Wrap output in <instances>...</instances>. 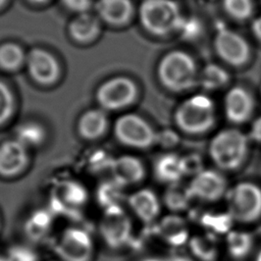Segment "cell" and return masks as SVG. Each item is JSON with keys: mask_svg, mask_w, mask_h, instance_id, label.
I'll return each instance as SVG.
<instances>
[{"mask_svg": "<svg viewBox=\"0 0 261 261\" xmlns=\"http://www.w3.org/2000/svg\"><path fill=\"white\" fill-rule=\"evenodd\" d=\"M198 69L194 58L182 50L167 52L157 66L161 85L173 93L191 90L198 84Z\"/></svg>", "mask_w": 261, "mask_h": 261, "instance_id": "1", "label": "cell"}, {"mask_svg": "<svg viewBox=\"0 0 261 261\" xmlns=\"http://www.w3.org/2000/svg\"><path fill=\"white\" fill-rule=\"evenodd\" d=\"M248 149L249 137L237 128H225L210 141L209 155L220 169L234 170L245 161Z\"/></svg>", "mask_w": 261, "mask_h": 261, "instance_id": "2", "label": "cell"}, {"mask_svg": "<svg viewBox=\"0 0 261 261\" xmlns=\"http://www.w3.org/2000/svg\"><path fill=\"white\" fill-rule=\"evenodd\" d=\"M143 29L157 37L167 36L181 23V12L174 0H143L139 7Z\"/></svg>", "mask_w": 261, "mask_h": 261, "instance_id": "3", "label": "cell"}, {"mask_svg": "<svg viewBox=\"0 0 261 261\" xmlns=\"http://www.w3.org/2000/svg\"><path fill=\"white\" fill-rule=\"evenodd\" d=\"M177 127L189 135H202L215 123V107L205 95H195L186 99L174 112Z\"/></svg>", "mask_w": 261, "mask_h": 261, "instance_id": "4", "label": "cell"}, {"mask_svg": "<svg viewBox=\"0 0 261 261\" xmlns=\"http://www.w3.org/2000/svg\"><path fill=\"white\" fill-rule=\"evenodd\" d=\"M227 212L241 223H251L261 217V188L251 181H241L225 194Z\"/></svg>", "mask_w": 261, "mask_h": 261, "instance_id": "5", "label": "cell"}, {"mask_svg": "<svg viewBox=\"0 0 261 261\" xmlns=\"http://www.w3.org/2000/svg\"><path fill=\"white\" fill-rule=\"evenodd\" d=\"M138 95V86L130 77L116 75L99 86L96 92V99L103 110L116 111L133 105Z\"/></svg>", "mask_w": 261, "mask_h": 261, "instance_id": "6", "label": "cell"}, {"mask_svg": "<svg viewBox=\"0 0 261 261\" xmlns=\"http://www.w3.org/2000/svg\"><path fill=\"white\" fill-rule=\"evenodd\" d=\"M113 132L116 140L126 147L148 149L156 144L157 133L146 119L135 113L118 117Z\"/></svg>", "mask_w": 261, "mask_h": 261, "instance_id": "7", "label": "cell"}, {"mask_svg": "<svg viewBox=\"0 0 261 261\" xmlns=\"http://www.w3.org/2000/svg\"><path fill=\"white\" fill-rule=\"evenodd\" d=\"M54 251L59 261H92L94 241L91 234L81 227H67L59 236Z\"/></svg>", "mask_w": 261, "mask_h": 261, "instance_id": "8", "label": "cell"}, {"mask_svg": "<svg viewBox=\"0 0 261 261\" xmlns=\"http://www.w3.org/2000/svg\"><path fill=\"white\" fill-rule=\"evenodd\" d=\"M99 231L104 243L111 249L122 248L133 240L132 220L122 207L104 210Z\"/></svg>", "mask_w": 261, "mask_h": 261, "instance_id": "9", "label": "cell"}, {"mask_svg": "<svg viewBox=\"0 0 261 261\" xmlns=\"http://www.w3.org/2000/svg\"><path fill=\"white\" fill-rule=\"evenodd\" d=\"M214 50L218 57L228 65L240 67L245 65L251 54L250 45L239 33L221 29L214 38Z\"/></svg>", "mask_w": 261, "mask_h": 261, "instance_id": "10", "label": "cell"}, {"mask_svg": "<svg viewBox=\"0 0 261 261\" xmlns=\"http://www.w3.org/2000/svg\"><path fill=\"white\" fill-rule=\"evenodd\" d=\"M25 65L31 79L43 87L54 86L61 76L59 61L45 49H32L27 54Z\"/></svg>", "mask_w": 261, "mask_h": 261, "instance_id": "11", "label": "cell"}, {"mask_svg": "<svg viewBox=\"0 0 261 261\" xmlns=\"http://www.w3.org/2000/svg\"><path fill=\"white\" fill-rule=\"evenodd\" d=\"M189 188L194 198L205 202H215L225 196L227 180L216 170L204 169L193 176Z\"/></svg>", "mask_w": 261, "mask_h": 261, "instance_id": "12", "label": "cell"}, {"mask_svg": "<svg viewBox=\"0 0 261 261\" xmlns=\"http://www.w3.org/2000/svg\"><path fill=\"white\" fill-rule=\"evenodd\" d=\"M30 161L28 148L16 139L0 144V176L12 178L20 175Z\"/></svg>", "mask_w": 261, "mask_h": 261, "instance_id": "13", "label": "cell"}, {"mask_svg": "<svg viewBox=\"0 0 261 261\" xmlns=\"http://www.w3.org/2000/svg\"><path fill=\"white\" fill-rule=\"evenodd\" d=\"M226 119L234 124L248 121L254 112L255 102L251 93L243 87H232L224 97Z\"/></svg>", "mask_w": 261, "mask_h": 261, "instance_id": "14", "label": "cell"}, {"mask_svg": "<svg viewBox=\"0 0 261 261\" xmlns=\"http://www.w3.org/2000/svg\"><path fill=\"white\" fill-rule=\"evenodd\" d=\"M111 175L115 181L123 187L140 182L146 174L142 161L132 155H122L115 158L110 168Z\"/></svg>", "mask_w": 261, "mask_h": 261, "instance_id": "15", "label": "cell"}, {"mask_svg": "<svg viewBox=\"0 0 261 261\" xmlns=\"http://www.w3.org/2000/svg\"><path fill=\"white\" fill-rule=\"evenodd\" d=\"M95 7L98 17L114 27L126 24L135 11L132 0H98Z\"/></svg>", "mask_w": 261, "mask_h": 261, "instance_id": "16", "label": "cell"}, {"mask_svg": "<svg viewBox=\"0 0 261 261\" xmlns=\"http://www.w3.org/2000/svg\"><path fill=\"white\" fill-rule=\"evenodd\" d=\"M135 215L145 223L153 222L160 213V202L150 189H141L126 198Z\"/></svg>", "mask_w": 261, "mask_h": 261, "instance_id": "17", "label": "cell"}, {"mask_svg": "<svg viewBox=\"0 0 261 261\" xmlns=\"http://www.w3.org/2000/svg\"><path fill=\"white\" fill-rule=\"evenodd\" d=\"M109 121L105 110L93 108L85 111L77 120V133L87 141H95L102 138L108 129Z\"/></svg>", "mask_w": 261, "mask_h": 261, "instance_id": "18", "label": "cell"}, {"mask_svg": "<svg viewBox=\"0 0 261 261\" xmlns=\"http://www.w3.org/2000/svg\"><path fill=\"white\" fill-rule=\"evenodd\" d=\"M156 233L168 245L175 248L184 246L190 240L186 220L176 214L163 217L156 225Z\"/></svg>", "mask_w": 261, "mask_h": 261, "instance_id": "19", "label": "cell"}, {"mask_svg": "<svg viewBox=\"0 0 261 261\" xmlns=\"http://www.w3.org/2000/svg\"><path fill=\"white\" fill-rule=\"evenodd\" d=\"M71 38L80 44L93 42L100 34V18L89 13H79L69 23L68 28Z\"/></svg>", "mask_w": 261, "mask_h": 261, "instance_id": "20", "label": "cell"}, {"mask_svg": "<svg viewBox=\"0 0 261 261\" xmlns=\"http://www.w3.org/2000/svg\"><path fill=\"white\" fill-rule=\"evenodd\" d=\"M154 174L158 180L168 185L180 181L185 175L181 157L174 153L161 155L154 163Z\"/></svg>", "mask_w": 261, "mask_h": 261, "instance_id": "21", "label": "cell"}, {"mask_svg": "<svg viewBox=\"0 0 261 261\" xmlns=\"http://www.w3.org/2000/svg\"><path fill=\"white\" fill-rule=\"evenodd\" d=\"M58 192L60 194L54 198V206H60L62 209L71 208L75 210L88 201L87 189L79 181H65L60 186Z\"/></svg>", "mask_w": 261, "mask_h": 261, "instance_id": "22", "label": "cell"}, {"mask_svg": "<svg viewBox=\"0 0 261 261\" xmlns=\"http://www.w3.org/2000/svg\"><path fill=\"white\" fill-rule=\"evenodd\" d=\"M53 224V214L46 209H37L30 214L24 223V232L33 241L46 238Z\"/></svg>", "mask_w": 261, "mask_h": 261, "instance_id": "23", "label": "cell"}, {"mask_svg": "<svg viewBox=\"0 0 261 261\" xmlns=\"http://www.w3.org/2000/svg\"><path fill=\"white\" fill-rule=\"evenodd\" d=\"M124 187L115 181L113 178L102 181L96 191V199L98 204L104 209L113 207H122V202L125 200Z\"/></svg>", "mask_w": 261, "mask_h": 261, "instance_id": "24", "label": "cell"}, {"mask_svg": "<svg viewBox=\"0 0 261 261\" xmlns=\"http://www.w3.org/2000/svg\"><path fill=\"white\" fill-rule=\"evenodd\" d=\"M191 253L201 261H214L218 255L217 242L212 233L196 234L189 240Z\"/></svg>", "mask_w": 261, "mask_h": 261, "instance_id": "25", "label": "cell"}, {"mask_svg": "<svg viewBox=\"0 0 261 261\" xmlns=\"http://www.w3.org/2000/svg\"><path fill=\"white\" fill-rule=\"evenodd\" d=\"M163 199L165 206L169 210L178 212L186 210L190 206V203L194 197L190 191L189 185L185 186L178 181L168 185Z\"/></svg>", "mask_w": 261, "mask_h": 261, "instance_id": "26", "label": "cell"}, {"mask_svg": "<svg viewBox=\"0 0 261 261\" xmlns=\"http://www.w3.org/2000/svg\"><path fill=\"white\" fill-rule=\"evenodd\" d=\"M27 54L16 43L6 42L0 45V68L12 72L20 69L25 64Z\"/></svg>", "mask_w": 261, "mask_h": 261, "instance_id": "27", "label": "cell"}, {"mask_svg": "<svg viewBox=\"0 0 261 261\" xmlns=\"http://www.w3.org/2000/svg\"><path fill=\"white\" fill-rule=\"evenodd\" d=\"M47 138V132L43 124L29 120L20 123L15 130V139L27 148L41 146Z\"/></svg>", "mask_w": 261, "mask_h": 261, "instance_id": "28", "label": "cell"}, {"mask_svg": "<svg viewBox=\"0 0 261 261\" xmlns=\"http://www.w3.org/2000/svg\"><path fill=\"white\" fill-rule=\"evenodd\" d=\"M226 249L228 254L236 259H242L249 255L253 248V236L244 230H230L226 233Z\"/></svg>", "mask_w": 261, "mask_h": 261, "instance_id": "29", "label": "cell"}, {"mask_svg": "<svg viewBox=\"0 0 261 261\" xmlns=\"http://www.w3.org/2000/svg\"><path fill=\"white\" fill-rule=\"evenodd\" d=\"M228 82V72L223 67L214 63L205 65L198 75V85L207 91L218 90L227 85Z\"/></svg>", "mask_w": 261, "mask_h": 261, "instance_id": "30", "label": "cell"}, {"mask_svg": "<svg viewBox=\"0 0 261 261\" xmlns=\"http://www.w3.org/2000/svg\"><path fill=\"white\" fill-rule=\"evenodd\" d=\"M232 222L233 219L227 211L205 213L201 218V224L206 228L207 232L214 236L230 231Z\"/></svg>", "mask_w": 261, "mask_h": 261, "instance_id": "31", "label": "cell"}, {"mask_svg": "<svg viewBox=\"0 0 261 261\" xmlns=\"http://www.w3.org/2000/svg\"><path fill=\"white\" fill-rule=\"evenodd\" d=\"M15 108L16 100L11 88L0 80V127L12 118Z\"/></svg>", "mask_w": 261, "mask_h": 261, "instance_id": "32", "label": "cell"}, {"mask_svg": "<svg viewBox=\"0 0 261 261\" xmlns=\"http://www.w3.org/2000/svg\"><path fill=\"white\" fill-rule=\"evenodd\" d=\"M222 7L230 18L239 21L249 19L254 12L252 0H222Z\"/></svg>", "mask_w": 261, "mask_h": 261, "instance_id": "33", "label": "cell"}, {"mask_svg": "<svg viewBox=\"0 0 261 261\" xmlns=\"http://www.w3.org/2000/svg\"><path fill=\"white\" fill-rule=\"evenodd\" d=\"M9 261H38L37 252L25 245H15L8 250L6 256Z\"/></svg>", "mask_w": 261, "mask_h": 261, "instance_id": "34", "label": "cell"}, {"mask_svg": "<svg viewBox=\"0 0 261 261\" xmlns=\"http://www.w3.org/2000/svg\"><path fill=\"white\" fill-rule=\"evenodd\" d=\"M113 158L109 156L108 153L104 152L103 150H99L94 152L90 158H89V167L91 168L92 171L94 172H101L106 169L110 171Z\"/></svg>", "mask_w": 261, "mask_h": 261, "instance_id": "35", "label": "cell"}, {"mask_svg": "<svg viewBox=\"0 0 261 261\" xmlns=\"http://www.w3.org/2000/svg\"><path fill=\"white\" fill-rule=\"evenodd\" d=\"M181 163L185 175L195 176L202 170H204L203 160L198 154H188L181 157Z\"/></svg>", "mask_w": 261, "mask_h": 261, "instance_id": "36", "label": "cell"}, {"mask_svg": "<svg viewBox=\"0 0 261 261\" xmlns=\"http://www.w3.org/2000/svg\"><path fill=\"white\" fill-rule=\"evenodd\" d=\"M178 135L171 129H164L157 133L156 144H159L163 148L174 147L178 143Z\"/></svg>", "mask_w": 261, "mask_h": 261, "instance_id": "37", "label": "cell"}, {"mask_svg": "<svg viewBox=\"0 0 261 261\" xmlns=\"http://www.w3.org/2000/svg\"><path fill=\"white\" fill-rule=\"evenodd\" d=\"M61 1L66 8L79 13L87 12L91 6V0H61Z\"/></svg>", "mask_w": 261, "mask_h": 261, "instance_id": "38", "label": "cell"}, {"mask_svg": "<svg viewBox=\"0 0 261 261\" xmlns=\"http://www.w3.org/2000/svg\"><path fill=\"white\" fill-rule=\"evenodd\" d=\"M249 139L261 143V116L258 117L252 124Z\"/></svg>", "mask_w": 261, "mask_h": 261, "instance_id": "39", "label": "cell"}, {"mask_svg": "<svg viewBox=\"0 0 261 261\" xmlns=\"http://www.w3.org/2000/svg\"><path fill=\"white\" fill-rule=\"evenodd\" d=\"M251 30L253 32V35L256 37V39L259 42H261V15L254 19Z\"/></svg>", "mask_w": 261, "mask_h": 261, "instance_id": "40", "label": "cell"}, {"mask_svg": "<svg viewBox=\"0 0 261 261\" xmlns=\"http://www.w3.org/2000/svg\"><path fill=\"white\" fill-rule=\"evenodd\" d=\"M167 261H190V260L188 258L184 257V256H175V257H173V258H171Z\"/></svg>", "mask_w": 261, "mask_h": 261, "instance_id": "41", "label": "cell"}, {"mask_svg": "<svg viewBox=\"0 0 261 261\" xmlns=\"http://www.w3.org/2000/svg\"><path fill=\"white\" fill-rule=\"evenodd\" d=\"M142 261H167V260H164V259H161V258H157V257H149V258L143 259Z\"/></svg>", "mask_w": 261, "mask_h": 261, "instance_id": "42", "label": "cell"}, {"mask_svg": "<svg viewBox=\"0 0 261 261\" xmlns=\"http://www.w3.org/2000/svg\"><path fill=\"white\" fill-rule=\"evenodd\" d=\"M255 261H261V250L258 252V254H257V256H256Z\"/></svg>", "mask_w": 261, "mask_h": 261, "instance_id": "43", "label": "cell"}, {"mask_svg": "<svg viewBox=\"0 0 261 261\" xmlns=\"http://www.w3.org/2000/svg\"><path fill=\"white\" fill-rule=\"evenodd\" d=\"M30 1H32V2H34V3H45V2H47L48 0H30Z\"/></svg>", "mask_w": 261, "mask_h": 261, "instance_id": "44", "label": "cell"}, {"mask_svg": "<svg viewBox=\"0 0 261 261\" xmlns=\"http://www.w3.org/2000/svg\"><path fill=\"white\" fill-rule=\"evenodd\" d=\"M0 261H9L7 257H4V256H0Z\"/></svg>", "mask_w": 261, "mask_h": 261, "instance_id": "45", "label": "cell"}, {"mask_svg": "<svg viewBox=\"0 0 261 261\" xmlns=\"http://www.w3.org/2000/svg\"><path fill=\"white\" fill-rule=\"evenodd\" d=\"M5 2H6V0H0V7H1Z\"/></svg>", "mask_w": 261, "mask_h": 261, "instance_id": "46", "label": "cell"}, {"mask_svg": "<svg viewBox=\"0 0 261 261\" xmlns=\"http://www.w3.org/2000/svg\"><path fill=\"white\" fill-rule=\"evenodd\" d=\"M51 261H58V260H51Z\"/></svg>", "mask_w": 261, "mask_h": 261, "instance_id": "47", "label": "cell"}, {"mask_svg": "<svg viewBox=\"0 0 261 261\" xmlns=\"http://www.w3.org/2000/svg\"><path fill=\"white\" fill-rule=\"evenodd\" d=\"M0 227H1V222H0Z\"/></svg>", "mask_w": 261, "mask_h": 261, "instance_id": "48", "label": "cell"}]
</instances>
